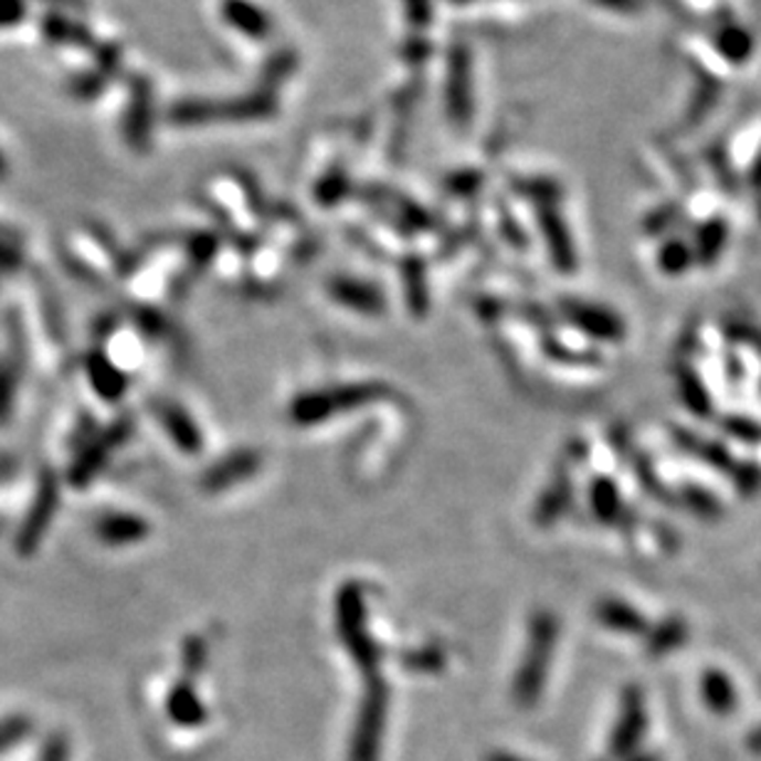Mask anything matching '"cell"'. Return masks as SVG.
<instances>
[{"instance_id":"3957f363","label":"cell","mask_w":761,"mask_h":761,"mask_svg":"<svg viewBox=\"0 0 761 761\" xmlns=\"http://www.w3.org/2000/svg\"><path fill=\"white\" fill-rule=\"evenodd\" d=\"M383 395H389V389L377 381L339 385V389L329 391H311L292 401L289 415L297 425H317L337 413H349L353 409H361V405L377 403Z\"/></svg>"},{"instance_id":"7c38bea8","label":"cell","mask_w":761,"mask_h":761,"mask_svg":"<svg viewBox=\"0 0 761 761\" xmlns=\"http://www.w3.org/2000/svg\"><path fill=\"white\" fill-rule=\"evenodd\" d=\"M166 712H169L171 722L179 727H201L205 722V705L198 700V695L189 683H179L169 693L166 700Z\"/></svg>"},{"instance_id":"ffe728a7","label":"cell","mask_w":761,"mask_h":761,"mask_svg":"<svg viewBox=\"0 0 761 761\" xmlns=\"http://www.w3.org/2000/svg\"><path fill=\"white\" fill-rule=\"evenodd\" d=\"M677 379H680V395L687 409L697 415H710V395H707L700 377L690 369H683Z\"/></svg>"},{"instance_id":"6da1fadb","label":"cell","mask_w":761,"mask_h":761,"mask_svg":"<svg viewBox=\"0 0 761 761\" xmlns=\"http://www.w3.org/2000/svg\"><path fill=\"white\" fill-rule=\"evenodd\" d=\"M557 635H559V625L549 611H537L535 616H531L527 653L515 675V687H512L515 702L519 707H525V710L535 707L539 702L541 693H545L547 675L551 667V655H554V648H557Z\"/></svg>"},{"instance_id":"44dd1931","label":"cell","mask_w":761,"mask_h":761,"mask_svg":"<svg viewBox=\"0 0 761 761\" xmlns=\"http://www.w3.org/2000/svg\"><path fill=\"white\" fill-rule=\"evenodd\" d=\"M717 47L727 60L744 62L749 55H752V38L739 28H725L722 33L717 35Z\"/></svg>"},{"instance_id":"484cf974","label":"cell","mask_w":761,"mask_h":761,"mask_svg":"<svg viewBox=\"0 0 761 761\" xmlns=\"http://www.w3.org/2000/svg\"><path fill=\"white\" fill-rule=\"evenodd\" d=\"M685 503L700 517L712 519L715 515H719V505L715 503L712 495L705 493V489H685Z\"/></svg>"},{"instance_id":"5b68a950","label":"cell","mask_w":761,"mask_h":761,"mask_svg":"<svg viewBox=\"0 0 761 761\" xmlns=\"http://www.w3.org/2000/svg\"><path fill=\"white\" fill-rule=\"evenodd\" d=\"M645 725H648V715H645L643 693L638 690V687H628V690L623 693L621 715H619L616 727H613L609 754L613 759H625L628 754H633V749L641 744Z\"/></svg>"},{"instance_id":"9c48e42d","label":"cell","mask_w":761,"mask_h":761,"mask_svg":"<svg viewBox=\"0 0 761 761\" xmlns=\"http://www.w3.org/2000/svg\"><path fill=\"white\" fill-rule=\"evenodd\" d=\"M596 619L611 631L643 635L648 633V621L641 611H635L631 603L619 599H603L596 603Z\"/></svg>"},{"instance_id":"f1b7e54d","label":"cell","mask_w":761,"mask_h":761,"mask_svg":"<svg viewBox=\"0 0 761 761\" xmlns=\"http://www.w3.org/2000/svg\"><path fill=\"white\" fill-rule=\"evenodd\" d=\"M732 475H734V479H737L734 485H737L739 489H742L744 495L754 493V489H757L759 483H761V475H759L757 467H752V465H737V471H734Z\"/></svg>"},{"instance_id":"d6a6232c","label":"cell","mask_w":761,"mask_h":761,"mask_svg":"<svg viewBox=\"0 0 761 761\" xmlns=\"http://www.w3.org/2000/svg\"><path fill=\"white\" fill-rule=\"evenodd\" d=\"M633 761H660V757H655V754H648V757H635Z\"/></svg>"},{"instance_id":"83f0119b","label":"cell","mask_w":761,"mask_h":761,"mask_svg":"<svg viewBox=\"0 0 761 761\" xmlns=\"http://www.w3.org/2000/svg\"><path fill=\"white\" fill-rule=\"evenodd\" d=\"M38 761H70L67 737H62V734L50 737L47 744L43 747V752H40Z\"/></svg>"},{"instance_id":"d6986e66","label":"cell","mask_w":761,"mask_h":761,"mask_svg":"<svg viewBox=\"0 0 761 761\" xmlns=\"http://www.w3.org/2000/svg\"><path fill=\"white\" fill-rule=\"evenodd\" d=\"M677 435H680V441H683V445L687 447V451H693V453H697L700 457H705L707 463L719 467V471H725V473H734L737 471V463L732 461V455H729L722 445L707 443V441H702V437H693V435H687V433H677Z\"/></svg>"},{"instance_id":"8fae6325","label":"cell","mask_w":761,"mask_h":761,"mask_svg":"<svg viewBox=\"0 0 761 761\" xmlns=\"http://www.w3.org/2000/svg\"><path fill=\"white\" fill-rule=\"evenodd\" d=\"M571 505V479L567 471H559L547 487V493L539 497V505L535 509V522L539 527H551L557 519L567 512Z\"/></svg>"},{"instance_id":"2e32d148","label":"cell","mask_w":761,"mask_h":761,"mask_svg":"<svg viewBox=\"0 0 761 761\" xmlns=\"http://www.w3.org/2000/svg\"><path fill=\"white\" fill-rule=\"evenodd\" d=\"M687 623L680 616H673V619H665L658 628L651 633V641H648V653L653 658H658V655H667L673 653L675 648H680L687 641Z\"/></svg>"},{"instance_id":"52a82bcc","label":"cell","mask_w":761,"mask_h":761,"mask_svg":"<svg viewBox=\"0 0 761 761\" xmlns=\"http://www.w3.org/2000/svg\"><path fill=\"white\" fill-rule=\"evenodd\" d=\"M95 531L102 545L107 547H129L139 545L141 539L149 537V522L137 515L114 512L97 519Z\"/></svg>"},{"instance_id":"9a60e30c","label":"cell","mask_w":761,"mask_h":761,"mask_svg":"<svg viewBox=\"0 0 761 761\" xmlns=\"http://www.w3.org/2000/svg\"><path fill=\"white\" fill-rule=\"evenodd\" d=\"M591 507L603 525H613L621 517V493L609 477H596L591 485Z\"/></svg>"},{"instance_id":"5bb4252c","label":"cell","mask_w":761,"mask_h":761,"mask_svg":"<svg viewBox=\"0 0 761 761\" xmlns=\"http://www.w3.org/2000/svg\"><path fill=\"white\" fill-rule=\"evenodd\" d=\"M702 697L707 707L717 715H727L734 710L737 690L729 677L722 670H707L702 675Z\"/></svg>"},{"instance_id":"e0dca14e","label":"cell","mask_w":761,"mask_h":761,"mask_svg":"<svg viewBox=\"0 0 761 761\" xmlns=\"http://www.w3.org/2000/svg\"><path fill=\"white\" fill-rule=\"evenodd\" d=\"M92 381H95V389L104 395V399L117 401L119 395L127 391V379L121 377V371L114 367L107 357H97L92 361Z\"/></svg>"},{"instance_id":"836d02e7","label":"cell","mask_w":761,"mask_h":761,"mask_svg":"<svg viewBox=\"0 0 761 761\" xmlns=\"http://www.w3.org/2000/svg\"><path fill=\"white\" fill-rule=\"evenodd\" d=\"M6 169H8V163H6V159H3V154H0V176L6 173Z\"/></svg>"},{"instance_id":"ac0fdd59","label":"cell","mask_w":761,"mask_h":761,"mask_svg":"<svg viewBox=\"0 0 761 761\" xmlns=\"http://www.w3.org/2000/svg\"><path fill=\"white\" fill-rule=\"evenodd\" d=\"M727 243V225L725 221H710L702 225V231L697 233V247L695 257L700 260L702 265H710L722 253V247Z\"/></svg>"},{"instance_id":"f546056e","label":"cell","mask_w":761,"mask_h":761,"mask_svg":"<svg viewBox=\"0 0 761 761\" xmlns=\"http://www.w3.org/2000/svg\"><path fill=\"white\" fill-rule=\"evenodd\" d=\"M20 18V8L15 0H0V28L13 25Z\"/></svg>"},{"instance_id":"cb8c5ba5","label":"cell","mask_w":761,"mask_h":761,"mask_svg":"<svg viewBox=\"0 0 761 761\" xmlns=\"http://www.w3.org/2000/svg\"><path fill=\"white\" fill-rule=\"evenodd\" d=\"M403 665L413 673H437L445 665V653L441 648H419L403 655Z\"/></svg>"},{"instance_id":"d4e9b609","label":"cell","mask_w":761,"mask_h":761,"mask_svg":"<svg viewBox=\"0 0 761 761\" xmlns=\"http://www.w3.org/2000/svg\"><path fill=\"white\" fill-rule=\"evenodd\" d=\"M205 658H208L205 641L203 638H189V643L183 645V665H186V670H189V675L201 673L203 665H205Z\"/></svg>"},{"instance_id":"8992f818","label":"cell","mask_w":761,"mask_h":761,"mask_svg":"<svg viewBox=\"0 0 761 761\" xmlns=\"http://www.w3.org/2000/svg\"><path fill=\"white\" fill-rule=\"evenodd\" d=\"M564 317L571 321L579 331L586 334L591 339L599 341H611L616 343L625 337V325L623 319L613 315V311L603 307H593L589 302H564Z\"/></svg>"},{"instance_id":"4316f807","label":"cell","mask_w":761,"mask_h":761,"mask_svg":"<svg viewBox=\"0 0 761 761\" xmlns=\"http://www.w3.org/2000/svg\"><path fill=\"white\" fill-rule=\"evenodd\" d=\"M725 431L732 433L739 441H747V443H757L761 441V425L747 421V419H727L725 421Z\"/></svg>"},{"instance_id":"7a4b0ae2","label":"cell","mask_w":761,"mask_h":761,"mask_svg":"<svg viewBox=\"0 0 761 761\" xmlns=\"http://www.w3.org/2000/svg\"><path fill=\"white\" fill-rule=\"evenodd\" d=\"M337 631L347 645L351 660L367 677L379 675L381 651L367 628V599L357 581L343 583L337 591Z\"/></svg>"},{"instance_id":"30bf717a","label":"cell","mask_w":761,"mask_h":761,"mask_svg":"<svg viewBox=\"0 0 761 761\" xmlns=\"http://www.w3.org/2000/svg\"><path fill=\"white\" fill-rule=\"evenodd\" d=\"M159 419L163 423V429L169 431L171 441L179 445L183 453L201 451V431L195 429L193 419L183 409H179L176 403H159Z\"/></svg>"},{"instance_id":"1f68e13d","label":"cell","mask_w":761,"mask_h":761,"mask_svg":"<svg viewBox=\"0 0 761 761\" xmlns=\"http://www.w3.org/2000/svg\"><path fill=\"white\" fill-rule=\"evenodd\" d=\"M749 749H752V752H761V727L749 734Z\"/></svg>"},{"instance_id":"277c9868","label":"cell","mask_w":761,"mask_h":761,"mask_svg":"<svg viewBox=\"0 0 761 761\" xmlns=\"http://www.w3.org/2000/svg\"><path fill=\"white\" fill-rule=\"evenodd\" d=\"M389 685L383 683V677H369L367 690H363V700L359 707L357 725L351 732L349 744V761H379L381 747H383V732H385V719H389Z\"/></svg>"},{"instance_id":"7402d4cb","label":"cell","mask_w":761,"mask_h":761,"mask_svg":"<svg viewBox=\"0 0 761 761\" xmlns=\"http://www.w3.org/2000/svg\"><path fill=\"white\" fill-rule=\"evenodd\" d=\"M693 257L695 253L683 243V240H673V243H667L660 250V267L670 275H680L693 265Z\"/></svg>"},{"instance_id":"603a6c76","label":"cell","mask_w":761,"mask_h":761,"mask_svg":"<svg viewBox=\"0 0 761 761\" xmlns=\"http://www.w3.org/2000/svg\"><path fill=\"white\" fill-rule=\"evenodd\" d=\"M33 732V722L28 717H8L0 722V754L10 752Z\"/></svg>"},{"instance_id":"ba28073f","label":"cell","mask_w":761,"mask_h":761,"mask_svg":"<svg viewBox=\"0 0 761 761\" xmlns=\"http://www.w3.org/2000/svg\"><path fill=\"white\" fill-rule=\"evenodd\" d=\"M257 467H260V455L255 451H237L205 473L203 487L208 489V493H221V489L237 485L240 479H247L250 475H255Z\"/></svg>"},{"instance_id":"4dcf8cb0","label":"cell","mask_w":761,"mask_h":761,"mask_svg":"<svg viewBox=\"0 0 761 761\" xmlns=\"http://www.w3.org/2000/svg\"><path fill=\"white\" fill-rule=\"evenodd\" d=\"M485 761H527V759L517 757V754H509V752H493V754H487Z\"/></svg>"},{"instance_id":"4fadbf2b","label":"cell","mask_w":761,"mask_h":761,"mask_svg":"<svg viewBox=\"0 0 761 761\" xmlns=\"http://www.w3.org/2000/svg\"><path fill=\"white\" fill-rule=\"evenodd\" d=\"M329 289L334 299L341 302L343 307L363 311V315H379V311L383 309L381 292L373 289L371 285L353 283V279H337Z\"/></svg>"}]
</instances>
